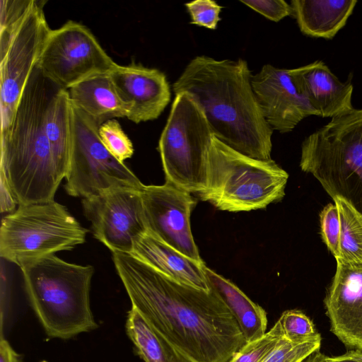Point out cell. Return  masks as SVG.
Masks as SVG:
<instances>
[{
    "mask_svg": "<svg viewBox=\"0 0 362 362\" xmlns=\"http://www.w3.org/2000/svg\"><path fill=\"white\" fill-rule=\"evenodd\" d=\"M283 337L279 320L261 338L243 345L228 362H262Z\"/></svg>",
    "mask_w": 362,
    "mask_h": 362,
    "instance_id": "cell-25",
    "label": "cell"
},
{
    "mask_svg": "<svg viewBox=\"0 0 362 362\" xmlns=\"http://www.w3.org/2000/svg\"><path fill=\"white\" fill-rule=\"evenodd\" d=\"M356 0H292L293 16L302 33L332 39L346 25Z\"/></svg>",
    "mask_w": 362,
    "mask_h": 362,
    "instance_id": "cell-20",
    "label": "cell"
},
{
    "mask_svg": "<svg viewBox=\"0 0 362 362\" xmlns=\"http://www.w3.org/2000/svg\"><path fill=\"white\" fill-rule=\"evenodd\" d=\"M303 362H327V356L319 350L310 355Z\"/></svg>",
    "mask_w": 362,
    "mask_h": 362,
    "instance_id": "cell-34",
    "label": "cell"
},
{
    "mask_svg": "<svg viewBox=\"0 0 362 362\" xmlns=\"http://www.w3.org/2000/svg\"><path fill=\"white\" fill-rule=\"evenodd\" d=\"M203 269L211 288L218 295L233 314L246 343L264 336L267 327L265 310L230 280L216 273L205 264Z\"/></svg>",
    "mask_w": 362,
    "mask_h": 362,
    "instance_id": "cell-21",
    "label": "cell"
},
{
    "mask_svg": "<svg viewBox=\"0 0 362 362\" xmlns=\"http://www.w3.org/2000/svg\"><path fill=\"white\" fill-rule=\"evenodd\" d=\"M321 342V337L303 343H293L282 337L262 362H303L320 350Z\"/></svg>",
    "mask_w": 362,
    "mask_h": 362,
    "instance_id": "cell-28",
    "label": "cell"
},
{
    "mask_svg": "<svg viewBox=\"0 0 362 362\" xmlns=\"http://www.w3.org/2000/svg\"><path fill=\"white\" fill-rule=\"evenodd\" d=\"M320 233L329 250L338 259L340 255L341 222L335 204H328L320 214Z\"/></svg>",
    "mask_w": 362,
    "mask_h": 362,
    "instance_id": "cell-29",
    "label": "cell"
},
{
    "mask_svg": "<svg viewBox=\"0 0 362 362\" xmlns=\"http://www.w3.org/2000/svg\"><path fill=\"white\" fill-rule=\"evenodd\" d=\"M278 320L283 337L293 343H303L321 337L313 321L301 310H286Z\"/></svg>",
    "mask_w": 362,
    "mask_h": 362,
    "instance_id": "cell-24",
    "label": "cell"
},
{
    "mask_svg": "<svg viewBox=\"0 0 362 362\" xmlns=\"http://www.w3.org/2000/svg\"><path fill=\"white\" fill-rule=\"evenodd\" d=\"M214 136L197 100L186 92L176 94L158 146L165 182L189 193L202 192Z\"/></svg>",
    "mask_w": 362,
    "mask_h": 362,
    "instance_id": "cell-8",
    "label": "cell"
},
{
    "mask_svg": "<svg viewBox=\"0 0 362 362\" xmlns=\"http://www.w3.org/2000/svg\"><path fill=\"white\" fill-rule=\"evenodd\" d=\"M88 230L54 200L18 205L0 228V256L23 264L86 242Z\"/></svg>",
    "mask_w": 362,
    "mask_h": 362,
    "instance_id": "cell-7",
    "label": "cell"
},
{
    "mask_svg": "<svg viewBox=\"0 0 362 362\" xmlns=\"http://www.w3.org/2000/svg\"><path fill=\"white\" fill-rule=\"evenodd\" d=\"M131 254L176 282L205 291L211 290L203 269L204 262L190 259L149 232L135 241Z\"/></svg>",
    "mask_w": 362,
    "mask_h": 362,
    "instance_id": "cell-18",
    "label": "cell"
},
{
    "mask_svg": "<svg viewBox=\"0 0 362 362\" xmlns=\"http://www.w3.org/2000/svg\"><path fill=\"white\" fill-rule=\"evenodd\" d=\"M0 362H21V356L2 337L0 341Z\"/></svg>",
    "mask_w": 362,
    "mask_h": 362,
    "instance_id": "cell-32",
    "label": "cell"
},
{
    "mask_svg": "<svg viewBox=\"0 0 362 362\" xmlns=\"http://www.w3.org/2000/svg\"><path fill=\"white\" fill-rule=\"evenodd\" d=\"M141 191L112 188L82 199L93 236L112 252L131 253L135 241L148 232Z\"/></svg>",
    "mask_w": 362,
    "mask_h": 362,
    "instance_id": "cell-12",
    "label": "cell"
},
{
    "mask_svg": "<svg viewBox=\"0 0 362 362\" xmlns=\"http://www.w3.org/2000/svg\"><path fill=\"white\" fill-rule=\"evenodd\" d=\"M327 362H362V351L353 349L344 354L336 356H327Z\"/></svg>",
    "mask_w": 362,
    "mask_h": 362,
    "instance_id": "cell-33",
    "label": "cell"
},
{
    "mask_svg": "<svg viewBox=\"0 0 362 362\" xmlns=\"http://www.w3.org/2000/svg\"><path fill=\"white\" fill-rule=\"evenodd\" d=\"M71 103L99 127L107 120L127 117L129 106L119 96L109 74L91 76L68 90Z\"/></svg>",
    "mask_w": 362,
    "mask_h": 362,
    "instance_id": "cell-19",
    "label": "cell"
},
{
    "mask_svg": "<svg viewBox=\"0 0 362 362\" xmlns=\"http://www.w3.org/2000/svg\"><path fill=\"white\" fill-rule=\"evenodd\" d=\"M121 99L129 106L127 119L138 124L157 119L168 105L171 92L165 74L134 63L110 73Z\"/></svg>",
    "mask_w": 362,
    "mask_h": 362,
    "instance_id": "cell-16",
    "label": "cell"
},
{
    "mask_svg": "<svg viewBox=\"0 0 362 362\" xmlns=\"http://www.w3.org/2000/svg\"><path fill=\"white\" fill-rule=\"evenodd\" d=\"M336 261L324 299L330 330L346 346L362 351V268Z\"/></svg>",
    "mask_w": 362,
    "mask_h": 362,
    "instance_id": "cell-15",
    "label": "cell"
},
{
    "mask_svg": "<svg viewBox=\"0 0 362 362\" xmlns=\"http://www.w3.org/2000/svg\"><path fill=\"white\" fill-rule=\"evenodd\" d=\"M300 167L333 199L341 198L362 213V109L334 117L307 136Z\"/></svg>",
    "mask_w": 362,
    "mask_h": 362,
    "instance_id": "cell-6",
    "label": "cell"
},
{
    "mask_svg": "<svg viewBox=\"0 0 362 362\" xmlns=\"http://www.w3.org/2000/svg\"><path fill=\"white\" fill-rule=\"evenodd\" d=\"M30 305L47 335L69 339L98 327L90 308V265L67 262L54 254L20 267Z\"/></svg>",
    "mask_w": 362,
    "mask_h": 362,
    "instance_id": "cell-4",
    "label": "cell"
},
{
    "mask_svg": "<svg viewBox=\"0 0 362 362\" xmlns=\"http://www.w3.org/2000/svg\"><path fill=\"white\" fill-rule=\"evenodd\" d=\"M333 200L341 222L340 255L336 260L362 268V213L341 198Z\"/></svg>",
    "mask_w": 362,
    "mask_h": 362,
    "instance_id": "cell-23",
    "label": "cell"
},
{
    "mask_svg": "<svg viewBox=\"0 0 362 362\" xmlns=\"http://www.w3.org/2000/svg\"><path fill=\"white\" fill-rule=\"evenodd\" d=\"M117 65L87 27L69 21L50 30L37 66L69 90L91 76L110 73Z\"/></svg>",
    "mask_w": 362,
    "mask_h": 362,
    "instance_id": "cell-10",
    "label": "cell"
},
{
    "mask_svg": "<svg viewBox=\"0 0 362 362\" xmlns=\"http://www.w3.org/2000/svg\"><path fill=\"white\" fill-rule=\"evenodd\" d=\"M126 332L144 362H194L158 332L134 308L127 314Z\"/></svg>",
    "mask_w": 362,
    "mask_h": 362,
    "instance_id": "cell-22",
    "label": "cell"
},
{
    "mask_svg": "<svg viewBox=\"0 0 362 362\" xmlns=\"http://www.w3.org/2000/svg\"><path fill=\"white\" fill-rule=\"evenodd\" d=\"M99 137L107 150L122 163L134 153L131 140L115 119L102 124L98 129Z\"/></svg>",
    "mask_w": 362,
    "mask_h": 362,
    "instance_id": "cell-27",
    "label": "cell"
},
{
    "mask_svg": "<svg viewBox=\"0 0 362 362\" xmlns=\"http://www.w3.org/2000/svg\"><path fill=\"white\" fill-rule=\"evenodd\" d=\"M141 194L148 232L190 259L204 262L191 230L190 216L197 204L191 193L165 182L144 185Z\"/></svg>",
    "mask_w": 362,
    "mask_h": 362,
    "instance_id": "cell-13",
    "label": "cell"
},
{
    "mask_svg": "<svg viewBox=\"0 0 362 362\" xmlns=\"http://www.w3.org/2000/svg\"><path fill=\"white\" fill-rule=\"evenodd\" d=\"M288 174L272 158L256 159L213 136L208 152L205 189L199 197L221 211L266 208L285 195Z\"/></svg>",
    "mask_w": 362,
    "mask_h": 362,
    "instance_id": "cell-5",
    "label": "cell"
},
{
    "mask_svg": "<svg viewBox=\"0 0 362 362\" xmlns=\"http://www.w3.org/2000/svg\"><path fill=\"white\" fill-rule=\"evenodd\" d=\"M45 3L36 0L7 45L0 49L1 130L12 122L51 30L43 11Z\"/></svg>",
    "mask_w": 362,
    "mask_h": 362,
    "instance_id": "cell-11",
    "label": "cell"
},
{
    "mask_svg": "<svg viewBox=\"0 0 362 362\" xmlns=\"http://www.w3.org/2000/svg\"><path fill=\"white\" fill-rule=\"evenodd\" d=\"M36 0H1L0 49L4 47L23 18L34 7Z\"/></svg>",
    "mask_w": 362,
    "mask_h": 362,
    "instance_id": "cell-26",
    "label": "cell"
},
{
    "mask_svg": "<svg viewBox=\"0 0 362 362\" xmlns=\"http://www.w3.org/2000/svg\"><path fill=\"white\" fill-rule=\"evenodd\" d=\"M36 66L13 119L1 130V179L18 205L54 200L68 165L56 154L45 131L47 110L58 87Z\"/></svg>",
    "mask_w": 362,
    "mask_h": 362,
    "instance_id": "cell-3",
    "label": "cell"
},
{
    "mask_svg": "<svg viewBox=\"0 0 362 362\" xmlns=\"http://www.w3.org/2000/svg\"><path fill=\"white\" fill-rule=\"evenodd\" d=\"M240 2L274 22L293 14L291 6L284 0H240Z\"/></svg>",
    "mask_w": 362,
    "mask_h": 362,
    "instance_id": "cell-31",
    "label": "cell"
},
{
    "mask_svg": "<svg viewBox=\"0 0 362 362\" xmlns=\"http://www.w3.org/2000/svg\"><path fill=\"white\" fill-rule=\"evenodd\" d=\"M247 62L193 58L174 82L175 95L186 92L204 110L214 136L234 150L271 159L273 129L265 120L252 86Z\"/></svg>",
    "mask_w": 362,
    "mask_h": 362,
    "instance_id": "cell-2",
    "label": "cell"
},
{
    "mask_svg": "<svg viewBox=\"0 0 362 362\" xmlns=\"http://www.w3.org/2000/svg\"><path fill=\"white\" fill-rule=\"evenodd\" d=\"M74 108L72 143L64 189L71 197L88 198L117 187L141 190L144 185L104 146L99 126Z\"/></svg>",
    "mask_w": 362,
    "mask_h": 362,
    "instance_id": "cell-9",
    "label": "cell"
},
{
    "mask_svg": "<svg viewBox=\"0 0 362 362\" xmlns=\"http://www.w3.org/2000/svg\"><path fill=\"white\" fill-rule=\"evenodd\" d=\"M252 86L262 115L273 130L291 132L303 119L317 112L298 90L290 69L264 65L252 75Z\"/></svg>",
    "mask_w": 362,
    "mask_h": 362,
    "instance_id": "cell-14",
    "label": "cell"
},
{
    "mask_svg": "<svg viewBox=\"0 0 362 362\" xmlns=\"http://www.w3.org/2000/svg\"><path fill=\"white\" fill-rule=\"evenodd\" d=\"M290 71L298 90L318 116L332 118L354 109L352 83L341 82L323 62L315 61Z\"/></svg>",
    "mask_w": 362,
    "mask_h": 362,
    "instance_id": "cell-17",
    "label": "cell"
},
{
    "mask_svg": "<svg viewBox=\"0 0 362 362\" xmlns=\"http://www.w3.org/2000/svg\"><path fill=\"white\" fill-rule=\"evenodd\" d=\"M185 6L191 17V23L215 30L221 21L222 6L211 0H196Z\"/></svg>",
    "mask_w": 362,
    "mask_h": 362,
    "instance_id": "cell-30",
    "label": "cell"
},
{
    "mask_svg": "<svg viewBox=\"0 0 362 362\" xmlns=\"http://www.w3.org/2000/svg\"><path fill=\"white\" fill-rule=\"evenodd\" d=\"M112 253L132 307L192 361L228 362L246 344L233 314L213 289L176 282L131 253Z\"/></svg>",
    "mask_w": 362,
    "mask_h": 362,
    "instance_id": "cell-1",
    "label": "cell"
}]
</instances>
